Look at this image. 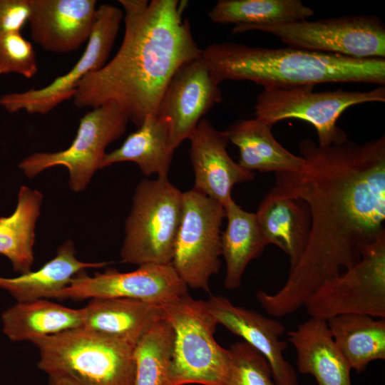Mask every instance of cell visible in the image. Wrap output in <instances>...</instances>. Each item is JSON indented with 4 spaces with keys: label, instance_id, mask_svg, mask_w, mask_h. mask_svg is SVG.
<instances>
[{
    "label": "cell",
    "instance_id": "6da1fadb",
    "mask_svg": "<svg viewBox=\"0 0 385 385\" xmlns=\"http://www.w3.org/2000/svg\"><path fill=\"white\" fill-rule=\"evenodd\" d=\"M304 163L275 173L274 186L308 206L306 247L284 284L274 294L257 291L270 315L298 310L324 282L356 264L366 248L385 235V136L364 143L349 140L319 146L299 145Z\"/></svg>",
    "mask_w": 385,
    "mask_h": 385
},
{
    "label": "cell",
    "instance_id": "7a4b0ae2",
    "mask_svg": "<svg viewBox=\"0 0 385 385\" xmlns=\"http://www.w3.org/2000/svg\"><path fill=\"white\" fill-rule=\"evenodd\" d=\"M125 32L111 60L88 74L73 97L77 108L115 103L137 128L156 115L163 94L183 64L201 56L188 19L186 1L119 0Z\"/></svg>",
    "mask_w": 385,
    "mask_h": 385
},
{
    "label": "cell",
    "instance_id": "3957f363",
    "mask_svg": "<svg viewBox=\"0 0 385 385\" xmlns=\"http://www.w3.org/2000/svg\"><path fill=\"white\" fill-rule=\"evenodd\" d=\"M215 81H250L264 88L329 83L385 84L384 58H356L292 47L215 43L202 51Z\"/></svg>",
    "mask_w": 385,
    "mask_h": 385
},
{
    "label": "cell",
    "instance_id": "277c9868",
    "mask_svg": "<svg viewBox=\"0 0 385 385\" xmlns=\"http://www.w3.org/2000/svg\"><path fill=\"white\" fill-rule=\"evenodd\" d=\"M37 366L81 385H133L135 347L83 327L34 339Z\"/></svg>",
    "mask_w": 385,
    "mask_h": 385
},
{
    "label": "cell",
    "instance_id": "5b68a950",
    "mask_svg": "<svg viewBox=\"0 0 385 385\" xmlns=\"http://www.w3.org/2000/svg\"><path fill=\"white\" fill-rule=\"evenodd\" d=\"M160 308L174 331L169 385H222L229 354L214 337L218 323L206 301L188 294Z\"/></svg>",
    "mask_w": 385,
    "mask_h": 385
},
{
    "label": "cell",
    "instance_id": "8992f818",
    "mask_svg": "<svg viewBox=\"0 0 385 385\" xmlns=\"http://www.w3.org/2000/svg\"><path fill=\"white\" fill-rule=\"evenodd\" d=\"M182 208L183 192L168 178L141 180L125 222L122 261L138 266L171 263Z\"/></svg>",
    "mask_w": 385,
    "mask_h": 385
},
{
    "label": "cell",
    "instance_id": "52a82bcc",
    "mask_svg": "<svg viewBox=\"0 0 385 385\" xmlns=\"http://www.w3.org/2000/svg\"><path fill=\"white\" fill-rule=\"evenodd\" d=\"M314 86L292 88H264L255 105L257 119L271 127L283 120L299 119L315 128L318 145L327 146L348 140L337 125L344 111L353 106L385 101V88L380 86L368 91H314Z\"/></svg>",
    "mask_w": 385,
    "mask_h": 385
},
{
    "label": "cell",
    "instance_id": "ba28073f",
    "mask_svg": "<svg viewBox=\"0 0 385 385\" xmlns=\"http://www.w3.org/2000/svg\"><path fill=\"white\" fill-rule=\"evenodd\" d=\"M224 206L194 189L183 192V208L171 264L188 286L210 292L220 268Z\"/></svg>",
    "mask_w": 385,
    "mask_h": 385
},
{
    "label": "cell",
    "instance_id": "9c48e42d",
    "mask_svg": "<svg viewBox=\"0 0 385 385\" xmlns=\"http://www.w3.org/2000/svg\"><path fill=\"white\" fill-rule=\"evenodd\" d=\"M128 121L114 103L93 108L81 118L76 137L67 148L35 153L23 159L19 168L31 178L48 168L63 165L68 170L71 189L81 192L102 169L106 148L124 133Z\"/></svg>",
    "mask_w": 385,
    "mask_h": 385
},
{
    "label": "cell",
    "instance_id": "30bf717a",
    "mask_svg": "<svg viewBox=\"0 0 385 385\" xmlns=\"http://www.w3.org/2000/svg\"><path fill=\"white\" fill-rule=\"evenodd\" d=\"M250 31L271 34L292 48L356 58H385V26L374 15L255 26L245 32Z\"/></svg>",
    "mask_w": 385,
    "mask_h": 385
},
{
    "label": "cell",
    "instance_id": "8fae6325",
    "mask_svg": "<svg viewBox=\"0 0 385 385\" xmlns=\"http://www.w3.org/2000/svg\"><path fill=\"white\" fill-rule=\"evenodd\" d=\"M304 306L311 317L326 321L346 314L385 318V235L356 264L324 282Z\"/></svg>",
    "mask_w": 385,
    "mask_h": 385
},
{
    "label": "cell",
    "instance_id": "7c38bea8",
    "mask_svg": "<svg viewBox=\"0 0 385 385\" xmlns=\"http://www.w3.org/2000/svg\"><path fill=\"white\" fill-rule=\"evenodd\" d=\"M123 20V11L109 4L97 9L93 28L80 58L65 74L47 86L0 97V106L9 113L24 111L46 115L58 105L73 97L81 81L106 63Z\"/></svg>",
    "mask_w": 385,
    "mask_h": 385
},
{
    "label": "cell",
    "instance_id": "4fadbf2b",
    "mask_svg": "<svg viewBox=\"0 0 385 385\" xmlns=\"http://www.w3.org/2000/svg\"><path fill=\"white\" fill-rule=\"evenodd\" d=\"M188 289L171 263L148 264L128 272L108 269L90 276L83 271L52 298H127L163 306L188 294Z\"/></svg>",
    "mask_w": 385,
    "mask_h": 385
},
{
    "label": "cell",
    "instance_id": "5bb4252c",
    "mask_svg": "<svg viewBox=\"0 0 385 385\" xmlns=\"http://www.w3.org/2000/svg\"><path fill=\"white\" fill-rule=\"evenodd\" d=\"M222 98L219 84L213 79L202 55L176 71L156 113L168 122L175 148L189 140L203 116Z\"/></svg>",
    "mask_w": 385,
    "mask_h": 385
},
{
    "label": "cell",
    "instance_id": "9a60e30c",
    "mask_svg": "<svg viewBox=\"0 0 385 385\" xmlns=\"http://www.w3.org/2000/svg\"><path fill=\"white\" fill-rule=\"evenodd\" d=\"M206 302L218 324L242 337L265 356L277 385H299L294 368L283 355L287 343L279 339L285 330L281 322L235 305L222 295H212Z\"/></svg>",
    "mask_w": 385,
    "mask_h": 385
},
{
    "label": "cell",
    "instance_id": "2e32d148",
    "mask_svg": "<svg viewBox=\"0 0 385 385\" xmlns=\"http://www.w3.org/2000/svg\"><path fill=\"white\" fill-rule=\"evenodd\" d=\"M189 140L193 188L224 207L233 199L232 190L236 184L254 179V172L245 170L229 155L225 130L216 129L208 119L198 123Z\"/></svg>",
    "mask_w": 385,
    "mask_h": 385
},
{
    "label": "cell",
    "instance_id": "e0dca14e",
    "mask_svg": "<svg viewBox=\"0 0 385 385\" xmlns=\"http://www.w3.org/2000/svg\"><path fill=\"white\" fill-rule=\"evenodd\" d=\"M32 40L43 50L63 53L88 41L96 21L95 0H30Z\"/></svg>",
    "mask_w": 385,
    "mask_h": 385
},
{
    "label": "cell",
    "instance_id": "ac0fdd59",
    "mask_svg": "<svg viewBox=\"0 0 385 385\" xmlns=\"http://www.w3.org/2000/svg\"><path fill=\"white\" fill-rule=\"evenodd\" d=\"M256 219L267 245L281 249L289 259V270L306 247L311 225L307 205L273 186L260 202Z\"/></svg>",
    "mask_w": 385,
    "mask_h": 385
},
{
    "label": "cell",
    "instance_id": "d6986e66",
    "mask_svg": "<svg viewBox=\"0 0 385 385\" xmlns=\"http://www.w3.org/2000/svg\"><path fill=\"white\" fill-rule=\"evenodd\" d=\"M299 372L317 385H352L351 367L336 345L326 320L311 317L288 333Z\"/></svg>",
    "mask_w": 385,
    "mask_h": 385
},
{
    "label": "cell",
    "instance_id": "ffe728a7",
    "mask_svg": "<svg viewBox=\"0 0 385 385\" xmlns=\"http://www.w3.org/2000/svg\"><path fill=\"white\" fill-rule=\"evenodd\" d=\"M82 311V327L134 347L162 317L160 306L127 298L91 299Z\"/></svg>",
    "mask_w": 385,
    "mask_h": 385
},
{
    "label": "cell",
    "instance_id": "44dd1931",
    "mask_svg": "<svg viewBox=\"0 0 385 385\" xmlns=\"http://www.w3.org/2000/svg\"><path fill=\"white\" fill-rule=\"evenodd\" d=\"M271 126L257 119H240L225 130L229 142L239 150L238 164L245 170L261 173L298 171L304 163L274 138Z\"/></svg>",
    "mask_w": 385,
    "mask_h": 385
},
{
    "label": "cell",
    "instance_id": "7402d4cb",
    "mask_svg": "<svg viewBox=\"0 0 385 385\" xmlns=\"http://www.w3.org/2000/svg\"><path fill=\"white\" fill-rule=\"evenodd\" d=\"M2 332L11 342H30L83 326L82 308L48 299L16 302L1 316Z\"/></svg>",
    "mask_w": 385,
    "mask_h": 385
},
{
    "label": "cell",
    "instance_id": "603a6c76",
    "mask_svg": "<svg viewBox=\"0 0 385 385\" xmlns=\"http://www.w3.org/2000/svg\"><path fill=\"white\" fill-rule=\"evenodd\" d=\"M105 262H86L76 258L73 242L68 240L57 250L56 256L36 271L15 277H0V289L16 302L51 299L66 287L78 273L90 268L107 265Z\"/></svg>",
    "mask_w": 385,
    "mask_h": 385
},
{
    "label": "cell",
    "instance_id": "cb8c5ba5",
    "mask_svg": "<svg viewBox=\"0 0 385 385\" xmlns=\"http://www.w3.org/2000/svg\"><path fill=\"white\" fill-rule=\"evenodd\" d=\"M175 149L168 122L157 115H150L119 148L105 155L102 168L130 161L146 176L156 174L168 178Z\"/></svg>",
    "mask_w": 385,
    "mask_h": 385
},
{
    "label": "cell",
    "instance_id": "d4e9b609",
    "mask_svg": "<svg viewBox=\"0 0 385 385\" xmlns=\"http://www.w3.org/2000/svg\"><path fill=\"white\" fill-rule=\"evenodd\" d=\"M227 226L221 234V256L226 271L224 285L239 288L247 265L267 245L260 230L255 213L243 210L232 199L225 207Z\"/></svg>",
    "mask_w": 385,
    "mask_h": 385
},
{
    "label": "cell",
    "instance_id": "484cf974",
    "mask_svg": "<svg viewBox=\"0 0 385 385\" xmlns=\"http://www.w3.org/2000/svg\"><path fill=\"white\" fill-rule=\"evenodd\" d=\"M327 322L336 345L356 373L373 361L385 359V318L346 314Z\"/></svg>",
    "mask_w": 385,
    "mask_h": 385
},
{
    "label": "cell",
    "instance_id": "4316f807",
    "mask_svg": "<svg viewBox=\"0 0 385 385\" xmlns=\"http://www.w3.org/2000/svg\"><path fill=\"white\" fill-rule=\"evenodd\" d=\"M42 201L41 192L23 185L14 212L0 217V254L10 260L13 270L20 274L31 271L35 226Z\"/></svg>",
    "mask_w": 385,
    "mask_h": 385
},
{
    "label": "cell",
    "instance_id": "83f0119b",
    "mask_svg": "<svg viewBox=\"0 0 385 385\" xmlns=\"http://www.w3.org/2000/svg\"><path fill=\"white\" fill-rule=\"evenodd\" d=\"M314 11L300 0H220L208 13L211 21L232 24L233 34L251 26L307 20Z\"/></svg>",
    "mask_w": 385,
    "mask_h": 385
},
{
    "label": "cell",
    "instance_id": "f1b7e54d",
    "mask_svg": "<svg viewBox=\"0 0 385 385\" xmlns=\"http://www.w3.org/2000/svg\"><path fill=\"white\" fill-rule=\"evenodd\" d=\"M173 344V329L162 316L135 346L133 385H169Z\"/></svg>",
    "mask_w": 385,
    "mask_h": 385
},
{
    "label": "cell",
    "instance_id": "f546056e",
    "mask_svg": "<svg viewBox=\"0 0 385 385\" xmlns=\"http://www.w3.org/2000/svg\"><path fill=\"white\" fill-rule=\"evenodd\" d=\"M229 363L222 385H277L265 356L245 341L228 349Z\"/></svg>",
    "mask_w": 385,
    "mask_h": 385
},
{
    "label": "cell",
    "instance_id": "4dcf8cb0",
    "mask_svg": "<svg viewBox=\"0 0 385 385\" xmlns=\"http://www.w3.org/2000/svg\"><path fill=\"white\" fill-rule=\"evenodd\" d=\"M37 72L32 43L21 32L0 34V75L14 73L31 78Z\"/></svg>",
    "mask_w": 385,
    "mask_h": 385
},
{
    "label": "cell",
    "instance_id": "1f68e13d",
    "mask_svg": "<svg viewBox=\"0 0 385 385\" xmlns=\"http://www.w3.org/2000/svg\"><path fill=\"white\" fill-rule=\"evenodd\" d=\"M30 10V0H0V34L21 32Z\"/></svg>",
    "mask_w": 385,
    "mask_h": 385
},
{
    "label": "cell",
    "instance_id": "d6a6232c",
    "mask_svg": "<svg viewBox=\"0 0 385 385\" xmlns=\"http://www.w3.org/2000/svg\"><path fill=\"white\" fill-rule=\"evenodd\" d=\"M48 385H81L71 380L56 377V376H48Z\"/></svg>",
    "mask_w": 385,
    "mask_h": 385
}]
</instances>
